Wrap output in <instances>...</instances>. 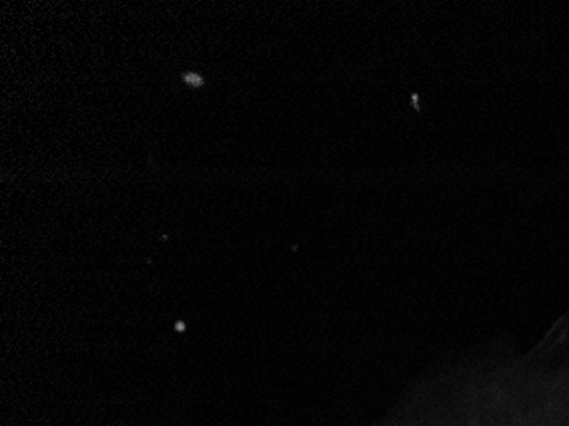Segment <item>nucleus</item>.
Listing matches in <instances>:
<instances>
[{"label":"nucleus","instance_id":"1","mask_svg":"<svg viewBox=\"0 0 569 426\" xmlns=\"http://www.w3.org/2000/svg\"><path fill=\"white\" fill-rule=\"evenodd\" d=\"M184 79H187V82H190V85L193 86H200L201 82H203V79L198 76H193V73H188V76H184Z\"/></svg>","mask_w":569,"mask_h":426}]
</instances>
